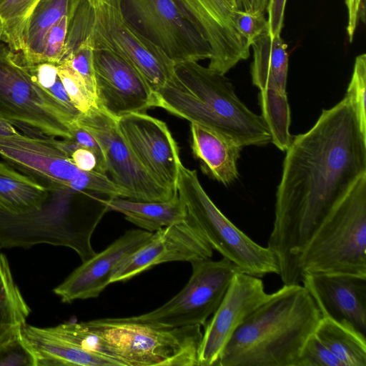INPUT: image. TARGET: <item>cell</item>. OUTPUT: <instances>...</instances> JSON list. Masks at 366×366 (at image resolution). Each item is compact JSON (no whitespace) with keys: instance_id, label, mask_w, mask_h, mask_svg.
Returning a JSON list of instances; mask_svg holds the SVG:
<instances>
[{"instance_id":"39","label":"cell","mask_w":366,"mask_h":366,"mask_svg":"<svg viewBox=\"0 0 366 366\" xmlns=\"http://www.w3.org/2000/svg\"><path fill=\"white\" fill-rule=\"evenodd\" d=\"M59 147L68 155L74 165L85 172H100L99 162L95 154L70 139L58 140Z\"/></svg>"},{"instance_id":"7","label":"cell","mask_w":366,"mask_h":366,"mask_svg":"<svg viewBox=\"0 0 366 366\" xmlns=\"http://www.w3.org/2000/svg\"><path fill=\"white\" fill-rule=\"evenodd\" d=\"M79 115L39 86L0 40V119L28 136L71 139Z\"/></svg>"},{"instance_id":"3","label":"cell","mask_w":366,"mask_h":366,"mask_svg":"<svg viewBox=\"0 0 366 366\" xmlns=\"http://www.w3.org/2000/svg\"><path fill=\"white\" fill-rule=\"evenodd\" d=\"M155 97L156 107L218 132L242 148L271 142L262 117L238 98L232 82L198 61L175 64L173 74Z\"/></svg>"},{"instance_id":"35","label":"cell","mask_w":366,"mask_h":366,"mask_svg":"<svg viewBox=\"0 0 366 366\" xmlns=\"http://www.w3.org/2000/svg\"><path fill=\"white\" fill-rule=\"evenodd\" d=\"M67 15L61 17L47 32L44 41L42 63L60 64L65 56Z\"/></svg>"},{"instance_id":"17","label":"cell","mask_w":366,"mask_h":366,"mask_svg":"<svg viewBox=\"0 0 366 366\" xmlns=\"http://www.w3.org/2000/svg\"><path fill=\"white\" fill-rule=\"evenodd\" d=\"M212 255L213 249L187 218L152 232L149 239L119 266L111 283L127 281L162 263H191L211 259Z\"/></svg>"},{"instance_id":"13","label":"cell","mask_w":366,"mask_h":366,"mask_svg":"<svg viewBox=\"0 0 366 366\" xmlns=\"http://www.w3.org/2000/svg\"><path fill=\"white\" fill-rule=\"evenodd\" d=\"M117 126L142 167L161 185L177 193L182 162L177 144L165 122L136 112L117 118Z\"/></svg>"},{"instance_id":"28","label":"cell","mask_w":366,"mask_h":366,"mask_svg":"<svg viewBox=\"0 0 366 366\" xmlns=\"http://www.w3.org/2000/svg\"><path fill=\"white\" fill-rule=\"evenodd\" d=\"M30 312L0 249V343L21 330Z\"/></svg>"},{"instance_id":"21","label":"cell","mask_w":366,"mask_h":366,"mask_svg":"<svg viewBox=\"0 0 366 366\" xmlns=\"http://www.w3.org/2000/svg\"><path fill=\"white\" fill-rule=\"evenodd\" d=\"M193 154L202 172L225 186L239 177L237 161L242 147L228 137L206 127L191 123Z\"/></svg>"},{"instance_id":"34","label":"cell","mask_w":366,"mask_h":366,"mask_svg":"<svg viewBox=\"0 0 366 366\" xmlns=\"http://www.w3.org/2000/svg\"><path fill=\"white\" fill-rule=\"evenodd\" d=\"M0 366H36L35 356L21 330L0 343Z\"/></svg>"},{"instance_id":"4","label":"cell","mask_w":366,"mask_h":366,"mask_svg":"<svg viewBox=\"0 0 366 366\" xmlns=\"http://www.w3.org/2000/svg\"><path fill=\"white\" fill-rule=\"evenodd\" d=\"M304 273L347 274L366 277V173L332 208L303 249Z\"/></svg>"},{"instance_id":"2","label":"cell","mask_w":366,"mask_h":366,"mask_svg":"<svg viewBox=\"0 0 366 366\" xmlns=\"http://www.w3.org/2000/svg\"><path fill=\"white\" fill-rule=\"evenodd\" d=\"M322 316L301 285H284L234 332L215 366H295Z\"/></svg>"},{"instance_id":"46","label":"cell","mask_w":366,"mask_h":366,"mask_svg":"<svg viewBox=\"0 0 366 366\" xmlns=\"http://www.w3.org/2000/svg\"><path fill=\"white\" fill-rule=\"evenodd\" d=\"M86 1L89 3V4H91L92 3H93L96 0H86Z\"/></svg>"},{"instance_id":"11","label":"cell","mask_w":366,"mask_h":366,"mask_svg":"<svg viewBox=\"0 0 366 366\" xmlns=\"http://www.w3.org/2000/svg\"><path fill=\"white\" fill-rule=\"evenodd\" d=\"M127 19L174 64L209 59L207 41L176 0H122Z\"/></svg>"},{"instance_id":"14","label":"cell","mask_w":366,"mask_h":366,"mask_svg":"<svg viewBox=\"0 0 366 366\" xmlns=\"http://www.w3.org/2000/svg\"><path fill=\"white\" fill-rule=\"evenodd\" d=\"M0 156L49 192L74 193L73 184L83 172L74 165L55 137L20 133L0 136Z\"/></svg>"},{"instance_id":"25","label":"cell","mask_w":366,"mask_h":366,"mask_svg":"<svg viewBox=\"0 0 366 366\" xmlns=\"http://www.w3.org/2000/svg\"><path fill=\"white\" fill-rule=\"evenodd\" d=\"M71 0H40L31 12L24 33V47L16 52L19 62L25 66L42 63L44 41L48 31L67 15Z\"/></svg>"},{"instance_id":"6","label":"cell","mask_w":366,"mask_h":366,"mask_svg":"<svg viewBox=\"0 0 366 366\" xmlns=\"http://www.w3.org/2000/svg\"><path fill=\"white\" fill-rule=\"evenodd\" d=\"M82 323L108 342L123 366H198L201 326L159 327L124 317Z\"/></svg>"},{"instance_id":"10","label":"cell","mask_w":366,"mask_h":366,"mask_svg":"<svg viewBox=\"0 0 366 366\" xmlns=\"http://www.w3.org/2000/svg\"><path fill=\"white\" fill-rule=\"evenodd\" d=\"M191 264L192 271L187 283L171 300L147 313L124 318L166 328L204 325L241 270L224 257L217 261H196Z\"/></svg>"},{"instance_id":"37","label":"cell","mask_w":366,"mask_h":366,"mask_svg":"<svg viewBox=\"0 0 366 366\" xmlns=\"http://www.w3.org/2000/svg\"><path fill=\"white\" fill-rule=\"evenodd\" d=\"M94 51L93 45L90 39L87 38L64 61L68 62L83 77L87 85L95 94Z\"/></svg>"},{"instance_id":"40","label":"cell","mask_w":366,"mask_h":366,"mask_svg":"<svg viewBox=\"0 0 366 366\" xmlns=\"http://www.w3.org/2000/svg\"><path fill=\"white\" fill-rule=\"evenodd\" d=\"M79 145L92 150L97 157L101 173L107 174V167L102 149L96 139L84 128L74 124L72 139Z\"/></svg>"},{"instance_id":"26","label":"cell","mask_w":366,"mask_h":366,"mask_svg":"<svg viewBox=\"0 0 366 366\" xmlns=\"http://www.w3.org/2000/svg\"><path fill=\"white\" fill-rule=\"evenodd\" d=\"M50 192L43 185L0 162V209L19 214L36 209L46 202Z\"/></svg>"},{"instance_id":"44","label":"cell","mask_w":366,"mask_h":366,"mask_svg":"<svg viewBox=\"0 0 366 366\" xmlns=\"http://www.w3.org/2000/svg\"><path fill=\"white\" fill-rule=\"evenodd\" d=\"M16 127L6 121L0 119V136H7L18 134Z\"/></svg>"},{"instance_id":"32","label":"cell","mask_w":366,"mask_h":366,"mask_svg":"<svg viewBox=\"0 0 366 366\" xmlns=\"http://www.w3.org/2000/svg\"><path fill=\"white\" fill-rule=\"evenodd\" d=\"M58 74L64 87L76 109L85 114L97 107L95 94L83 77L66 61L58 66Z\"/></svg>"},{"instance_id":"38","label":"cell","mask_w":366,"mask_h":366,"mask_svg":"<svg viewBox=\"0 0 366 366\" xmlns=\"http://www.w3.org/2000/svg\"><path fill=\"white\" fill-rule=\"evenodd\" d=\"M232 19L237 31L250 47L256 39L268 32L267 20L264 15H254L242 10H234Z\"/></svg>"},{"instance_id":"1","label":"cell","mask_w":366,"mask_h":366,"mask_svg":"<svg viewBox=\"0 0 366 366\" xmlns=\"http://www.w3.org/2000/svg\"><path fill=\"white\" fill-rule=\"evenodd\" d=\"M366 173V134L344 98L292 139L276 192L267 247L283 285L302 282L300 255L317 228L355 180Z\"/></svg>"},{"instance_id":"42","label":"cell","mask_w":366,"mask_h":366,"mask_svg":"<svg viewBox=\"0 0 366 366\" xmlns=\"http://www.w3.org/2000/svg\"><path fill=\"white\" fill-rule=\"evenodd\" d=\"M347 10V24L346 31L350 42L355 36L358 21L361 17V8L362 0H345Z\"/></svg>"},{"instance_id":"8","label":"cell","mask_w":366,"mask_h":366,"mask_svg":"<svg viewBox=\"0 0 366 366\" xmlns=\"http://www.w3.org/2000/svg\"><path fill=\"white\" fill-rule=\"evenodd\" d=\"M177 194L185 205L187 218L213 250L235 264L242 272L258 277L279 275L274 253L259 245L234 225L214 204L202 187L196 170L179 168Z\"/></svg>"},{"instance_id":"30","label":"cell","mask_w":366,"mask_h":366,"mask_svg":"<svg viewBox=\"0 0 366 366\" xmlns=\"http://www.w3.org/2000/svg\"><path fill=\"white\" fill-rule=\"evenodd\" d=\"M40 0H0V40L14 52L24 47L28 19Z\"/></svg>"},{"instance_id":"31","label":"cell","mask_w":366,"mask_h":366,"mask_svg":"<svg viewBox=\"0 0 366 366\" xmlns=\"http://www.w3.org/2000/svg\"><path fill=\"white\" fill-rule=\"evenodd\" d=\"M59 336L71 344L91 353L107 357L122 363L117 358L108 342L97 333L87 329L82 322L68 321L51 327Z\"/></svg>"},{"instance_id":"45","label":"cell","mask_w":366,"mask_h":366,"mask_svg":"<svg viewBox=\"0 0 366 366\" xmlns=\"http://www.w3.org/2000/svg\"><path fill=\"white\" fill-rule=\"evenodd\" d=\"M230 9L234 10H240V3L239 0H225Z\"/></svg>"},{"instance_id":"29","label":"cell","mask_w":366,"mask_h":366,"mask_svg":"<svg viewBox=\"0 0 366 366\" xmlns=\"http://www.w3.org/2000/svg\"><path fill=\"white\" fill-rule=\"evenodd\" d=\"M258 100L260 116L269 129L271 142L281 151L286 152L292 139L290 132L291 117L287 92L272 89H261Z\"/></svg>"},{"instance_id":"12","label":"cell","mask_w":366,"mask_h":366,"mask_svg":"<svg viewBox=\"0 0 366 366\" xmlns=\"http://www.w3.org/2000/svg\"><path fill=\"white\" fill-rule=\"evenodd\" d=\"M76 125L88 131L99 144L107 171L112 179L129 194V199L142 202H163L174 193L156 181L139 163L122 135L117 119L98 107L81 114Z\"/></svg>"},{"instance_id":"23","label":"cell","mask_w":366,"mask_h":366,"mask_svg":"<svg viewBox=\"0 0 366 366\" xmlns=\"http://www.w3.org/2000/svg\"><path fill=\"white\" fill-rule=\"evenodd\" d=\"M99 200L107 211L122 213L127 221L150 232L182 222L187 217L185 205L178 194L163 202H142L122 197Z\"/></svg>"},{"instance_id":"36","label":"cell","mask_w":366,"mask_h":366,"mask_svg":"<svg viewBox=\"0 0 366 366\" xmlns=\"http://www.w3.org/2000/svg\"><path fill=\"white\" fill-rule=\"evenodd\" d=\"M295 366H342V364L313 333L305 343Z\"/></svg>"},{"instance_id":"33","label":"cell","mask_w":366,"mask_h":366,"mask_svg":"<svg viewBox=\"0 0 366 366\" xmlns=\"http://www.w3.org/2000/svg\"><path fill=\"white\" fill-rule=\"evenodd\" d=\"M365 91L366 55L362 54L355 58L352 77L345 97L355 110L362 132L366 134Z\"/></svg>"},{"instance_id":"5","label":"cell","mask_w":366,"mask_h":366,"mask_svg":"<svg viewBox=\"0 0 366 366\" xmlns=\"http://www.w3.org/2000/svg\"><path fill=\"white\" fill-rule=\"evenodd\" d=\"M72 194L50 192L40 208L24 213L0 209V249L49 244L72 249L82 262L92 257L96 254L92 236L104 213L76 214L71 211Z\"/></svg>"},{"instance_id":"15","label":"cell","mask_w":366,"mask_h":366,"mask_svg":"<svg viewBox=\"0 0 366 366\" xmlns=\"http://www.w3.org/2000/svg\"><path fill=\"white\" fill-rule=\"evenodd\" d=\"M271 294L260 277L244 272L234 277L219 305L204 325L198 366H215L234 332Z\"/></svg>"},{"instance_id":"22","label":"cell","mask_w":366,"mask_h":366,"mask_svg":"<svg viewBox=\"0 0 366 366\" xmlns=\"http://www.w3.org/2000/svg\"><path fill=\"white\" fill-rule=\"evenodd\" d=\"M21 335L35 356L36 366H120L113 359L71 344L51 327H38L26 322Z\"/></svg>"},{"instance_id":"24","label":"cell","mask_w":366,"mask_h":366,"mask_svg":"<svg viewBox=\"0 0 366 366\" xmlns=\"http://www.w3.org/2000/svg\"><path fill=\"white\" fill-rule=\"evenodd\" d=\"M252 84L261 89H272L286 93L289 55L281 35L271 37L265 32L251 45Z\"/></svg>"},{"instance_id":"41","label":"cell","mask_w":366,"mask_h":366,"mask_svg":"<svg viewBox=\"0 0 366 366\" xmlns=\"http://www.w3.org/2000/svg\"><path fill=\"white\" fill-rule=\"evenodd\" d=\"M287 0H268L267 12L268 34L271 37L281 34L285 19Z\"/></svg>"},{"instance_id":"20","label":"cell","mask_w":366,"mask_h":366,"mask_svg":"<svg viewBox=\"0 0 366 366\" xmlns=\"http://www.w3.org/2000/svg\"><path fill=\"white\" fill-rule=\"evenodd\" d=\"M301 283L322 317L347 325L366 336V277L304 273Z\"/></svg>"},{"instance_id":"27","label":"cell","mask_w":366,"mask_h":366,"mask_svg":"<svg viewBox=\"0 0 366 366\" xmlns=\"http://www.w3.org/2000/svg\"><path fill=\"white\" fill-rule=\"evenodd\" d=\"M314 334L342 366H366V336L352 327L322 317Z\"/></svg>"},{"instance_id":"18","label":"cell","mask_w":366,"mask_h":366,"mask_svg":"<svg viewBox=\"0 0 366 366\" xmlns=\"http://www.w3.org/2000/svg\"><path fill=\"white\" fill-rule=\"evenodd\" d=\"M176 1L209 46V68L225 74L249 56L250 46L237 31L225 0Z\"/></svg>"},{"instance_id":"16","label":"cell","mask_w":366,"mask_h":366,"mask_svg":"<svg viewBox=\"0 0 366 366\" xmlns=\"http://www.w3.org/2000/svg\"><path fill=\"white\" fill-rule=\"evenodd\" d=\"M97 107L115 118L156 107L155 92L144 78L117 55L94 51Z\"/></svg>"},{"instance_id":"43","label":"cell","mask_w":366,"mask_h":366,"mask_svg":"<svg viewBox=\"0 0 366 366\" xmlns=\"http://www.w3.org/2000/svg\"><path fill=\"white\" fill-rule=\"evenodd\" d=\"M241 10L254 15H264L268 0H239Z\"/></svg>"},{"instance_id":"9","label":"cell","mask_w":366,"mask_h":366,"mask_svg":"<svg viewBox=\"0 0 366 366\" xmlns=\"http://www.w3.org/2000/svg\"><path fill=\"white\" fill-rule=\"evenodd\" d=\"M88 38L94 50L114 54L132 66L156 92L171 77L174 62L126 16L122 0H96L91 4Z\"/></svg>"},{"instance_id":"19","label":"cell","mask_w":366,"mask_h":366,"mask_svg":"<svg viewBox=\"0 0 366 366\" xmlns=\"http://www.w3.org/2000/svg\"><path fill=\"white\" fill-rule=\"evenodd\" d=\"M142 229L127 231L105 249L96 253L76 268L54 290L61 302L97 297L111 284L119 266L151 237Z\"/></svg>"}]
</instances>
